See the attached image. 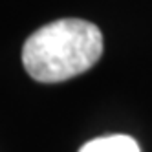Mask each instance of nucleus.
<instances>
[{"label":"nucleus","mask_w":152,"mask_h":152,"mask_svg":"<svg viewBox=\"0 0 152 152\" xmlns=\"http://www.w3.org/2000/svg\"><path fill=\"white\" fill-rule=\"evenodd\" d=\"M103 55V33L81 18H61L29 35L24 68L39 83H61L90 70Z\"/></svg>","instance_id":"1"},{"label":"nucleus","mask_w":152,"mask_h":152,"mask_svg":"<svg viewBox=\"0 0 152 152\" xmlns=\"http://www.w3.org/2000/svg\"><path fill=\"white\" fill-rule=\"evenodd\" d=\"M79 152H141L134 137L115 134L106 137H97L84 143Z\"/></svg>","instance_id":"2"}]
</instances>
